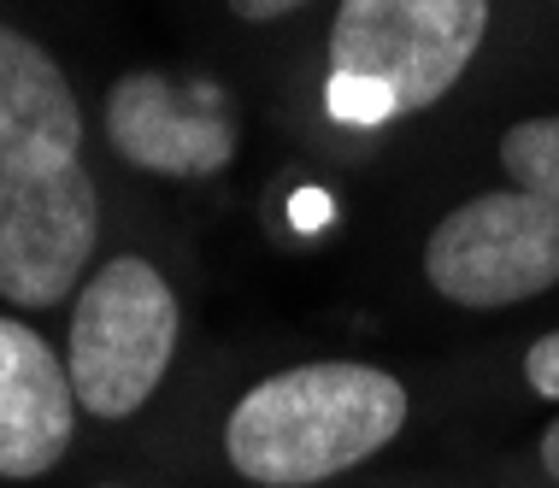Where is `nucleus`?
Segmentation results:
<instances>
[{"mask_svg": "<svg viewBox=\"0 0 559 488\" xmlns=\"http://www.w3.org/2000/svg\"><path fill=\"white\" fill-rule=\"evenodd\" d=\"M501 165H507L512 189L559 206V112L519 118V124L501 135Z\"/></svg>", "mask_w": 559, "mask_h": 488, "instance_id": "nucleus-9", "label": "nucleus"}, {"mask_svg": "<svg viewBox=\"0 0 559 488\" xmlns=\"http://www.w3.org/2000/svg\"><path fill=\"white\" fill-rule=\"evenodd\" d=\"M489 0H342L330 24V78L389 88L395 112H425L483 48Z\"/></svg>", "mask_w": 559, "mask_h": 488, "instance_id": "nucleus-3", "label": "nucleus"}, {"mask_svg": "<svg viewBox=\"0 0 559 488\" xmlns=\"http://www.w3.org/2000/svg\"><path fill=\"white\" fill-rule=\"evenodd\" d=\"M406 383L383 365L312 359L253 383L224 418V460L260 488H312L377 460L406 430Z\"/></svg>", "mask_w": 559, "mask_h": 488, "instance_id": "nucleus-1", "label": "nucleus"}, {"mask_svg": "<svg viewBox=\"0 0 559 488\" xmlns=\"http://www.w3.org/2000/svg\"><path fill=\"white\" fill-rule=\"evenodd\" d=\"M324 106H330L336 124H354V130H377V124H389V118H401L395 100H389V88H377L366 78H330Z\"/></svg>", "mask_w": 559, "mask_h": 488, "instance_id": "nucleus-10", "label": "nucleus"}, {"mask_svg": "<svg viewBox=\"0 0 559 488\" xmlns=\"http://www.w3.org/2000/svg\"><path fill=\"white\" fill-rule=\"evenodd\" d=\"M118 159L154 177H213L236 159V118L206 88H177L159 71H124L107 95Z\"/></svg>", "mask_w": 559, "mask_h": 488, "instance_id": "nucleus-6", "label": "nucleus"}, {"mask_svg": "<svg viewBox=\"0 0 559 488\" xmlns=\"http://www.w3.org/2000/svg\"><path fill=\"white\" fill-rule=\"evenodd\" d=\"M107 488H118V483H107Z\"/></svg>", "mask_w": 559, "mask_h": 488, "instance_id": "nucleus-14", "label": "nucleus"}, {"mask_svg": "<svg viewBox=\"0 0 559 488\" xmlns=\"http://www.w3.org/2000/svg\"><path fill=\"white\" fill-rule=\"evenodd\" d=\"M78 412L66 354L19 318H0V477H48L71 448Z\"/></svg>", "mask_w": 559, "mask_h": 488, "instance_id": "nucleus-7", "label": "nucleus"}, {"mask_svg": "<svg viewBox=\"0 0 559 488\" xmlns=\"http://www.w3.org/2000/svg\"><path fill=\"white\" fill-rule=\"evenodd\" d=\"M241 24H271V19H289V12L312 7V0H224Z\"/></svg>", "mask_w": 559, "mask_h": 488, "instance_id": "nucleus-12", "label": "nucleus"}, {"mask_svg": "<svg viewBox=\"0 0 559 488\" xmlns=\"http://www.w3.org/2000/svg\"><path fill=\"white\" fill-rule=\"evenodd\" d=\"M425 277L465 312H501L559 288V206L524 189L472 194L425 241Z\"/></svg>", "mask_w": 559, "mask_h": 488, "instance_id": "nucleus-4", "label": "nucleus"}, {"mask_svg": "<svg viewBox=\"0 0 559 488\" xmlns=\"http://www.w3.org/2000/svg\"><path fill=\"white\" fill-rule=\"evenodd\" d=\"M183 307L147 259H107L71 307L66 371L88 418H135L171 371Z\"/></svg>", "mask_w": 559, "mask_h": 488, "instance_id": "nucleus-2", "label": "nucleus"}, {"mask_svg": "<svg viewBox=\"0 0 559 488\" xmlns=\"http://www.w3.org/2000/svg\"><path fill=\"white\" fill-rule=\"evenodd\" d=\"M524 383H531L536 401H559V330L531 342V354H524Z\"/></svg>", "mask_w": 559, "mask_h": 488, "instance_id": "nucleus-11", "label": "nucleus"}, {"mask_svg": "<svg viewBox=\"0 0 559 488\" xmlns=\"http://www.w3.org/2000/svg\"><path fill=\"white\" fill-rule=\"evenodd\" d=\"M83 154V106L59 59L0 24V165H66Z\"/></svg>", "mask_w": 559, "mask_h": 488, "instance_id": "nucleus-8", "label": "nucleus"}, {"mask_svg": "<svg viewBox=\"0 0 559 488\" xmlns=\"http://www.w3.org/2000/svg\"><path fill=\"white\" fill-rule=\"evenodd\" d=\"M100 241V194L83 159L0 165V295L59 307L83 283Z\"/></svg>", "mask_w": 559, "mask_h": 488, "instance_id": "nucleus-5", "label": "nucleus"}, {"mask_svg": "<svg viewBox=\"0 0 559 488\" xmlns=\"http://www.w3.org/2000/svg\"><path fill=\"white\" fill-rule=\"evenodd\" d=\"M536 460H542V471H548V477L559 483V418L548 424V430H542V441H536Z\"/></svg>", "mask_w": 559, "mask_h": 488, "instance_id": "nucleus-13", "label": "nucleus"}]
</instances>
